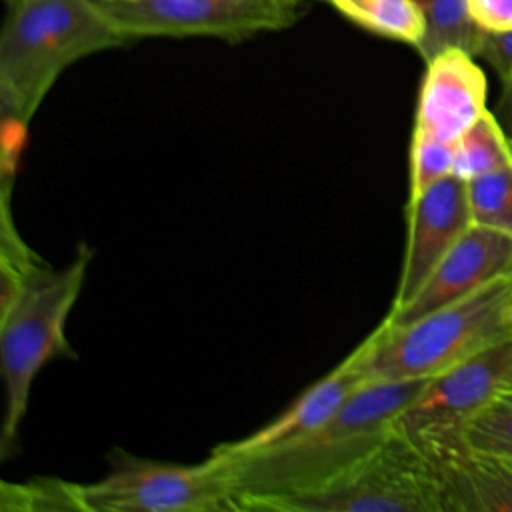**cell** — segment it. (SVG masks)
Segmentation results:
<instances>
[{"label": "cell", "mask_w": 512, "mask_h": 512, "mask_svg": "<svg viewBox=\"0 0 512 512\" xmlns=\"http://www.w3.org/2000/svg\"><path fill=\"white\" fill-rule=\"evenodd\" d=\"M428 378L366 380L318 428L286 444L222 456L240 510H282L370 456L394 432V420L422 392Z\"/></svg>", "instance_id": "cell-1"}, {"label": "cell", "mask_w": 512, "mask_h": 512, "mask_svg": "<svg viewBox=\"0 0 512 512\" xmlns=\"http://www.w3.org/2000/svg\"><path fill=\"white\" fill-rule=\"evenodd\" d=\"M92 250L76 248L72 260L54 268L36 256L10 222L8 200L2 216V290H0V372L6 410L0 430V456L18 446L32 382L46 362L74 356L66 322L76 304Z\"/></svg>", "instance_id": "cell-2"}, {"label": "cell", "mask_w": 512, "mask_h": 512, "mask_svg": "<svg viewBox=\"0 0 512 512\" xmlns=\"http://www.w3.org/2000/svg\"><path fill=\"white\" fill-rule=\"evenodd\" d=\"M96 0L10 4L0 34V108L26 132L58 76L74 62L128 44Z\"/></svg>", "instance_id": "cell-3"}, {"label": "cell", "mask_w": 512, "mask_h": 512, "mask_svg": "<svg viewBox=\"0 0 512 512\" xmlns=\"http://www.w3.org/2000/svg\"><path fill=\"white\" fill-rule=\"evenodd\" d=\"M512 336V274L408 324L384 320L358 348L366 380L432 378Z\"/></svg>", "instance_id": "cell-4"}, {"label": "cell", "mask_w": 512, "mask_h": 512, "mask_svg": "<svg viewBox=\"0 0 512 512\" xmlns=\"http://www.w3.org/2000/svg\"><path fill=\"white\" fill-rule=\"evenodd\" d=\"M84 512H220L240 510L222 456L172 464L114 450L108 472L76 484Z\"/></svg>", "instance_id": "cell-5"}, {"label": "cell", "mask_w": 512, "mask_h": 512, "mask_svg": "<svg viewBox=\"0 0 512 512\" xmlns=\"http://www.w3.org/2000/svg\"><path fill=\"white\" fill-rule=\"evenodd\" d=\"M292 512H446L438 474L424 452L392 432L332 484L290 500Z\"/></svg>", "instance_id": "cell-6"}, {"label": "cell", "mask_w": 512, "mask_h": 512, "mask_svg": "<svg viewBox=\"0 0 512 512\" xmlns=\"http://www.w3.org/2000/svg\"><path fill=\"white\" fill-rule=\"evenodd\" d=\"M132 42L152 36L244 40L282 30L298 18V0H96Z\"/></svg>", "instance_id": "cell-7"}, {"label": "cell", "mask_w": 512, "mask_h": 512, "mask_svg": "<svg viewBox=\"0 0 512 512\" xmlns=\"http://www.w3.org/2000/svg\"><path fill=\"white\" fill-rule=\"evenodd\" d=\"M510 386L512 336L428 378L422 392L394 420V432L416 446L452 438Z\"/></svg>", "instance_id": "cell-8"}, {"label": "cell", "mask_w": 512, "mask_h": 512, "mask_svg": "<svg viewBox=\"0 0 512 512\" xmlns=\"http://www.w3.org/2000/svg\"><path fill=\"white\" fill-rule=\"evenodd\" d=\"M406 248L392 308L406 304L472 226L466 180L450 174L406 204Z\"/></svg>", "instance_id": "cell-9"}, {"label": "cell", "mask_w": 512, "mask_h": 512, "mask_svg": "<svg viewBox=\"0 0 512 512\" xmlns=\"http://www.w3.org/2000/svg\"><path fill=\"white\" fill-rule=\"evenodd\" d=\"M512 274V236L472 224L406 304L390 308L388 326L408 324L456 302L488 282Z\"/></svg>", "instance_id": "cell-10"}, {"label": "cell", "mask_w": 512, "mask_h": 512, "mask_svg": "<svg viewBox=\"0 0 512 512\" xmlns=\"http://www.w3.org/2000/svg\"><path fill=\"white\" fill-rule=\"evenodd\" d=\"M486 92V74L472 54L440 52L426 62L412 134L456 142L488 110Z\"/></svg>", "instance_id": "cell-11"}, {"label": "cell", "mask_w": 512, "mask_h": 512, "mask_svg": "<svg viewBox=\"0 0 512 512\" xmlns=\"http://www.w3.org/2000/svg\"><path fill=\"white\" fill-rule=\"evenodd\" d=\"M418 448L438 474L446 512H512V460L478 452L460 434Z\"/></svg>", "instance_id": "cell-12"}, {"label": "cell", "mask_w": 512, "mask_h": 512, "mask_svg": "<svg viewBox=\"0 0 512 512\" xmlns=\"http://www.w3.org/2000/svg\"><path fill=\"white\" fill-rule=\"evenodd\" d=\"M364 382L366 376L358 366V348H354L338 366L296 396L274 420L248 436L220 444L214 450L228 456H242L296 440L324 424Z\"/></svg>", "instance_id": "cell-13"}, {"label": "cell", "mask_w": 512, "mask_h": 512, "mask_svg": "<svg viewBox=\"0 0 512 512\" xmlns=\"http://www.w3.org/2000/svg\"><path fill=\"white\" fill-rule=\"evenodd\" d=\"M416 4L426 20L424 38L416 46L424 62L450 48L480 56L486 32L472 20L468 0H416Z\"/></svg>", "instance_id": "cell-14"}, {"label": "cell", "mask_w": 512, "mask_h": 512, "mask_svg": "<svg viewBox=\"0 0 512 512\" xmlns=\"http://www.w3.org/2000/svg\"><path fill=\"white\" fill-rule=\"evenodd\" d=\"M352 24L396 42L418 46L426 20L416 0H328Z\"/></svg>", "instance_id": "cell-15"}, {"label": "cell", "mask_w": 512, "mask_h": 512, "mask_svg": "<svg viewBox=\"0 0 512 512\" xmlns=\"http://www.w3.org/2000/svg\"><path fill=\"white\" fill-rule=\"evenodd\" d=\"M512 162V136L496 114L486 110L458 140L452 174L472 180Z\"/></svg>", "instance_id": "cell-16"}, {"label": "cell", "mask_w": 512, "mask_h": 512, "mask_svg": "<svg viewBox=\"0 0 512 512\" xmlns=\"http://www.w3.org/2000/svg\"><path fill=\"white\" fill-rule=\"evenodd\" d=\"M466 184L472 224L512 236V162Z\"/></svg>", "instance_id": "cell-17"}, {"label": "cell", "mask_w": 512, "mask_h": 512, "mask_svg": "<svg viewBox=\"0 0 512 512\" xmlns=\"http://www.w3.org/2000/svg\"><path fill=\"white\" fill-rule=\"evenodd\" d=\"M460 438L478 452L512 460V386L470 418L462 426Z\"/></svg>", "instance_id": "cell-18"}, {"label": "cell", "mask_w": 512, "mask_h": 512, "mask_svg": "<svg viewBox=\"0 0 512 512\" xmlns=\"http://www.w3.org/2000/svg\"><path fill=\"white\" fill-rule=\"evenodd\" d=\"M456 142L414 136L410 142V198L452 174Z\"/></svg>", "instance_id": "cell-19"}, {"label": "cell", "mask_w": 512, "mask_h": 512, "mask_svg": "<svg viewBox=\"0 0 512 512\" xmlns=\"http://www.w3.org/2000/svg\"><path fill=\"white\" fill-rule=\"evenodd\" d=\"M4 486L10 488L12 494L2 490V498H12L14 508L80 510L78 492H76L74 482L48 478V480H32V482L18 484V486H10V484H4Z\"/></svg>", "instance_id": "cell-20"}, {"label": "cell", "mask_w": 512, "mask_h": 512, "mask_svg": "<svg viewBox=\"0 0 512 512\" xmlns=\"http://www.w3.org/2000/svg\"><path fill=\"white\" fill-rule=\"evenodd\" d=\"M468 10L484 32H512V0H468Z\"/></svg>", "instance_id": "cell-21"}, {"label": "cell", "mask_w": 512, "mask_h": 512, "mask_svg": "<svg viewBox=\"0 0 512 512\" xmlns=\"http://www.w3.org/2000/svg\"><path fill=\"white\" fill-rule=\"evenodd\" d=\"M480 58H484L498 74H512V32H486Z\"/></svg>", "instance_id": "cell-22"}, {"label": "cell", "mask_w": 512, "mask_h": 512, "mask_svg": "<svg viewBox=\"0 0 512 512\" xmlns=\"http://www.w3.org/2000/svg\"><path fill=\"white\" fill-rule=\"evenodd\" d=\"M500 84H502V90H500V98L496 104V116L502 122V126L506 128V132L512 136V74L502 76Z\"/></svg>", "instance_id": "cell-23"}, {"label": "cell", "mask_w": 512, "mask_h": 512, "mask_svg": "<svg viewBox=\"0 0 512 512\" xmlns=\"http://www.w3.org/2000/svg\"><path fill=\"white\" fill-rule=\"evenodd\" d=\"M6 2H8V6H10V4H18V2H24V0H6Z\"/></svg>", "instance_id": "cell-24"}]
</instances>
